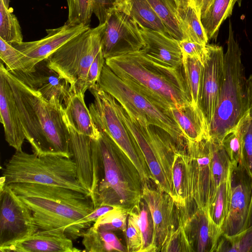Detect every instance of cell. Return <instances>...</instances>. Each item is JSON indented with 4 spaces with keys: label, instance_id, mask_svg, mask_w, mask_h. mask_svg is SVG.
Returning <instances> with one entry per match:
<instances>
[{
    "label": "cell",
    "instance_id": "1",
    "mask_svg": "<svg viewBox=\"0 0 252 252\" xmlns=\"http://www.w3.org/2000/svg\"><path fill=\"white\" fill-rule=\"evenodd\" d=\"M99 131L97 138L91 142L93 181L90 195L94 208L110 205L130 211L142 199V178L126 155L105 132Z\"/></svg>",
    "mask_w": 252,
    "mask_h": 252
},
{
    "label": "cell",
    "instance_id": "2",
    "mask_svg": "<svg viewBox=\"0 0 252 252\" xmlns=\"http://www.w3.org/2000/svg\"><path fill=\"white\" fill-rule=\"evenodd\" d=\"M0 72L12 88L25 138L33 153L38 156L58 155L72 158L63 107L46 100L7 70L1 62Z\"/></svg>",
    "mask_w": 252,
    "mask_h": 252
},
{
    "label": "cell",
    "instance_id": "3",
    "mask_svg": "<svg viewBox=\"0 0 252 252\" xmlns=\"http://www.w3.org/2000/svg\"><path fill=\"white\" fill-rule=\"evenodd\" d=\"M8 185L31 210L37 231L60 230L72 240L82 236L86 230L78 222L94 209L90 195L35 183Z\"/></svg>",
    "mask_w": 252,
    "mask_h": 252
},
{
    "label": "cell",
    "instance_id": "4",
    "mask_svg": "<svg viewBox=\"0 0 252 252\" xmlns=\"http://www.w3.org/2000/svg\"><path fill=\"white\" fill-rule=\"evenodd\" d=\"M105 64L126 83L170 109L191 102L183 68L157 65L141 50L107 58Z\"/></svg>",
    "mask_w": 252,
    "mask_h": 252
},
{
    "label": "cell",
    "instance_id": "5",
    "mask_svg": "<svg viewBox=\"0 0 252 252\" xmlns=\"http://www.w3.org/2000/svg\"><path fill=\"white\" fill-rule=\"evenodd\" d=\"M247 81L241 49L229 21L227 50L224 54V79L219 102L209 126L208 139L222 142L248 113Z\"/></svg>",
    "mask_w": 252,
    "mask_h": 252
},
{
    "label": "cell",
    "instance_id": "6",
    "mask_svg": "<svg viewBox=\"0 0 252 252\" xmlns=\"http://www.w3.org/2000/svg\"><path fill=\"white\" fill-rule=\"evenodd\" d=\"M0 183H30L69 188L90 195L80 183L72 158L16 151L1 168Z\"/></svg>",
    "mask_w": 252,
    "mask_h": 252
},
{
    "label": "cell",
    "instance_id": "7",
    "mask_svg": "<svg viewBox=\"0 0 252 252\" xmlns=\"http://www.w3.org/2000/svg\"><path fill=\"white\" fill-rule=\"evenodd\" d=\"M117 107L144 157L155 186L172 197V167L175 155L181 150L165 131L158 130L145 118L126 111L117 101Z\"/></svg>",
    "mask_w": 252,
    "mask_h": 252
},
{
    "label": "cell",
    "instance_id": "8",
    "mask_svg": "<svg viewBox=\"0 0 252 252\" xmlns=\"http://www.w3.org/2000/svg\"><path fill=\"white\" fill-rule=\"evenodd\" d=\"M97 84L126 110L145 118L150 124L165 131L180 150H186V140L170 108L126 83L105 63Z\"/></svg>",
    "mask_w": 252,
    "mask_h": 252
},
{
    "label": "cell",
    "instance_id": "9",
    "mask_svg": "<svg viewBox=\"0 0 252 252\" xmlns=\"http://www.w3.org/2000/svg\"><path fill=\"white\" fill-rule=\"evenodd\" d=\"M105 23L90 28L68 40L45 59L48 66L63 78L72 93L85 94L90 66L101 49Z\"/></svg>",
    "mask_w": 252,
    "mask_h": 252
},
{
    "label": "cell",
    "instance_id": "10",
    "mask_svg": "<svg viewBox=\"0 0 252 252\" xmlns=\"http://www.w3.org/2000/svg\"><path fill=\"white\" fill-rule=\"evenodd\" d=\"M89 90L94 100L89 105L92 119L130 158L138 170L143 185H151L153 176L140 149L131 137L117 107V100L96 83Z\"/></svg>",
    "mask_w": 252,
    "mask_h": 252
},
{
    "label": "cell",
    "instance_id": "11",
    "mask_svg": "<svg viewBox=\"0 0 252 252\" xmlns=\"http://www.w3.org/2000/svg\"><path fill=\"white\" fill-rule=\"evenodd\" d=\"M0 248L37 231L30 209L8 185L0 183Z\"/></svg>",
    "mask_w": 252,
    "mask_h": 252
},
{
    "label": "cell",
    "instance_id": "12",
    "mask_svg": "<svg viewBox=\"0 0 252 252\" xmlns=\"http://www.w3.org/2000/svg\"><path fill=\"white\" fill-rule=\"evenodd\" d=\"M105 23L101 48L105 59L138 51L144 46L140 28L128 13L115 10Z\"/></svg>",
    "mask_w": 252,
    "mask_h": 252
},
{
    "label": "cell",
    "instance_id": "13",
    "mask_svg": "<svg viewBox=\"0 0 252 252\" xmlns=\"http://www.w3.org/2000/svg\"><path fill=\"white\" fill-rule=\"evenodd\" d=\"M228 212L222 234L235 235L246 229L252 193V177L243 164L231 163Z\"/></svg>",
    "mask_w": 252,
    "mask_h": 252
},
{
    "label": "cell",
    "instance_id": "14",
    "mask_svg": "<svg viewBox=\"0 0 252 252\" xmlns=\"http://www.w3.org/2000/svg\"><path fill=\"white\" fill-rule=\"evenodd\" d=\"M202 61L198 106L209 126L215 114L224 79V53L222 47L206 44Z\"/></svg>",
    "mask_w": 252,
    "mask_h": 252
},
{
    "label": "cell",
    "instance_id": "15",
    "mask_svg": "<svg viewBox=\"0 0 252 252\" xmlns=\"http://www.w3.org/2000/svg\"><path fill=\"white\" fill-rule=\"evenodd\" d=\"M186 140L190 198L197 207L207 208L211 192L210 141Z\"/></svg>",
    "mask_w": 252,
    "mask_h": 252
},
{
    "label": "cell",
    "instance_id": "16",
    "mask_svg": "<svg viewBox=\"0 0 252 252\" xmlns=\"http://www.w3.org/2000/svg\"><path fill=\"white\" fill-rule=\"evenodd\" d=\"M90 28V25L71 26L65 23L59 28L46 30L47 35L38 40L12 44L24 55L21 61V71L31 70L68 40Z\"/></svg>",
    "mask_w": 252,
    "mask_h": 252
},
{
    "label": "cell",
    "instance_id": "17",
    "mask_svg": "<svg viewBox=\"0 0 252 252\" xmlns=\"http://www.w3.org/2000/svg\"><path fill=\"white\" fill-rule=\"evenodd\" d=\"M10 72L54 104L63 107L72 94L70 85L48 66L46 60L37 63L30 71Z\"/></svg>",
    "mask_w": 252,
    "mask_h": 252
},
{
    "label": "cell",
    "instance_id": "18",
    "mask_svg": "<svg viewBox=\"0 0 252 252\" xmlns=\"http://www.w3.org/2000/svg\"><path fill=\"white\" fill-rule=\"evenodd\" d=\"M142 198L147 203L154 223V252L160 251L170 233L177 225L176 207L167 193L145 183Z\"/></svg>",
    "mask_w": 252,
    "mask_h": 252
},
{
    "label": "cell",
    "instance_id": "19",
    "mask_svg": "<svg viewBox=\"0 0 252 252\" xmlns=\"http://www.w3.org/2000/svg\"><path fill=\"white\" fill-rule=\"evenodd\" d=\"M179 222L192 252H216L222 231L212 220L208 207H196Z\"/></svg>",
    "mask_w": 252,
    "mask_h": 252
},
{
    "label": "cell",
    "instance_id": "20",
    "mask_svg": "<svg viewBox=\"0 0 252 252\" xmlns=\"http://www.w3.org/2000/svg\"><path fill=\"white\" fill-rule=\"evenodd\" d=\"M144 46L143 55L153 63L165 67L183 69V55L179 41L160 32L139 27Z\"/></svg>",
    "mask_w": 252,
    "mask_h": 252
},
{
    "label": "cell",
    "instance_id": "21",
    "mask_svg": "<svg viewBox=\"0 0 252 252\" xmlns=\"http://www.w3.org/2000/svg\"><path fill=\"white\" fill-rule=\"evenodd\" d=\"M1 252H78L72 240L63 231H37L30 236L0 248Z\"/></svg>",
    "mask_w": 252,
    "mask_h": 252
},
{
    "label": "cell",
    "instance_id": "22",
    "mask_svg": "<svg viewBox=\"0 0 252 252\" xmlns=\"http://www.w3.org/2000/svg\"><path fill=\"white\" fill-rule=\"evenodd\" d=\"M0 121L4 131L5 139L16 151L22 150L25 136L20 119L12 88L0 72Z\"/></svg>",
    "mask_w": 252,
    "mask_h": 252
},
{
    "label": "cell",
    "instance_id": "23",
    "mask_svg": "<svg viewBox=\"0 0 252 252\" xmlns=\"http://www.w3.org/2000/svg\"><path fill=\"white\" fill-rule=\"evenodd\" d=\"M64 120L69 132L70 150L72 158L76 164L78 179L81 185L90 193L93 181L92 138L78 133L65 118Z\"/></svg>",
    "mask_w": 252,
    "mask_h": 252
},
{
    "label": "cell",
    "instance_id": "24",
    "mask_svg": "<svg viewBox=\"0 0 252 252\" xmlns=\"http://www.w3.org/2000/svg\"><path fill=\"white\" fill-rule=\"evenodd\" d=\"M171 111L186 139L199 141L208 139V124L199 106L190 102Z\"/></svg>",
    "mask_w": 252,
    "mask_h": 252
},
{
    "label": "cell",
    "instance_id": "25",
    "mask_svg": "<svg viewBox=\"0 0 252 252\" xmlns=\"http://www.w3.org/2000/svg\"><path fill=\"white\" fill-rule=\"evenodd\" d=\"M63 113L66 120L78 133L92 139L98 137L100 131L94 124L89 109L84 101V94L72 93L64 105Z\"/></svg>",
    "mask_w": 252,
    "mask_h": 252
},
{
    "label": "cell",
    "instance_id": "26",
    "mask_svg": "<svg viewBox=\"0 0 252 252\" xmlns=\"http://www.w3.org/2000/svg\"><path fill=\"white\" fill-rule=\"evenodd\" d=\"M172 198L177 208L195 204L190 195L186 151H179L175 155L172 167Z\"/></svg>",
    "mask_w": 252,
    "mask_h": 252
},
{
    "label": "cell",
    "instance_id": "27",
    "mask_svg": "<svg viewBox=\"0 0 252 252\" xmlns=\"http://www.w3.org/2000/svg\"><path fill=\"white\" fill-rule=\"evenodd\" d=\"M177 15L183 39L204 45L207 44L209 40L200 16L191 1L188 4H178Z\"/></svg>",
    "mask_w": 252,
    "mask_h": 252
},
{
    "label": "cell",
    "instance_id": "28",
    "mask_svg": "<svg viewBox=\"0 0 252 252\" xmlns=\"http://www.w3.org/2000/svg\"><path fill=\"white\" fill-rule=\"evenodd\" d=\"M241 0H214L205 14L200 18L201 24L208 40L216 38L221 23L232 12L236 2Z\"/></svg>",
    "mask_w": 252,
    "mask_h": 252
},
{
    "label": "cell",
    "instance_id": "29",
    "mask_svg": "<svg viewBox=\"0 0 252 252\" xmlns=\"http://www.w3.org/2000/svg\"><path fill=\"white\" fill-rule=\"evenodd\" d=\"M210 141L211 192L209 203L220 184L228 178L231 165V162L222 143Z\"/></svg>",
    "mask_w": 252,
    "mask_h": 252
},
{
    "label": "cell",
    "instance_id": "30",
    "mask_svg": "<svg viewBox=\"0 0 252 252\" xmlns=\"http://www.w3.org/2000/svg\"><path fill=\"white\" fill-rule=\"evenodd\" d=\"M128 14L139 27L170 35L166 27L147 0H130Z\"/></svg>",
    "mask_w": 252,
    "mask_h": 252
},
{
    "label": "cell",
    "instance_id": "31",
    "mask_svg": "<svg viewBox=\"0 0 252 252\" xmlns=\"http://www.w3.org/2000/svg\"><path fill=\"white\" fill-rule=\"evenodd\" d=\"M160 18L170 35L180 41L183 34L180 26L178 15V3L176 0H147Z\"/></svg>",
    "mask_w": 252,
    "mask_h": 252
},
{
    "label": "cell",
    "instance_id": "32",
    "mask_svg": "<svg viewBox=\"0 0 252 252\" xmlns=\"http://www.w3.org/2000/svg\"><path fill=\"white\" fill-rule=\"evenodd\" d=\"M82 244L88 252H114L116 239L113 231H99L93 225L83 234Z\"/></svg>",
    "mask_w": 252,
    "mask_h": 252
},
{
    "label": "cell",
    "instance_id": "33",
    "mask_svg": "<svg viewBox=\"0 0 252 252\" xmlns=\"http://www.w3.org/2000/svg\"><path fill=\"white\" fill-rule=\"evenodd\" d=\"M229 188V174L228 178L221 183L218 188L208 207L212 220L221 231L228 212Z\"/></svg>",
    "mask_w": 252,
    "mask_h": 252
},
{
    "label": "cell",
    "instance_id": "34",
    "mask_svg": "<svg viewBox=\"0 0 252 252\" xmlns=\"http://www.w3.org/2000/svg\"><path fill=\"white\" fill-rule=\"evenodd\" d=\"M130 211L135 216L141 231L143 238L141 252H154V223L147 203L142 198Z\"/></svg>",
    "mask_w": 252,
    "mask_h": 252
},
{
    "label": "cell",
    "instance_id": "35",
    "mask_svg": "<svg viewBox=\"0 0 252 252\" xmlns=\"http://www.w3.org/2000/svg\"><path fill=\"white\" fill-rule=\"evenodd\" d=\"M202 61L200 59L183 55V68L191 103L198 106V97Z\"/></svg>",
    "mask_w": 252,
    "mask_h": 252
},
{
    "label": "cell",
    "instance_id": "36",
    "mask_svg": "<svg viewBox=\"0 0 252 252\" xmlns=\"http://www.w3.org/2000/svg\"><path fill=\"white\" fill-rule=\"evenodd\" d=\"M0 38L10 44L23 42L21 27L17 17L0 0Z\"/></svg>",
    "mask_w": 252,
    "mask_h": 252
},
{
    "label": "cell",
    "instance_id": "37",
    "mask_svg": "<svg viewBox=\"0 0 252 252\" xmlns=\"http://www.w3.org/2000/svg\"><path fill=\"white\" fill-rule=\"evenodd\" d=\"M216 252H252V226L232 236L221 234Z\"/></svg>",
    "mask_w": 252,
    "mask_h": 252
},
{
    "label": "cell",
    "instance_id": "38",
    "mask_svg": "<svg viewBox=\"0 0 252 252\" xmlns=\"http://www.w3.org/2000/svg\"><path fill=\"white\" fill-rule=\"evenodd\" d=\"M129 212L127 209L116 207L100 217L93 225L99 231L121 230L126 232Z\"/></svg>",
    "mask_w": 252,
    "mask_h": 252
},
{
    "label": "cell",
    "instance_id": "39",
    "mask_svg": "<svg viewBox=\"0 0 252 252\" xmlns=\"http://www.w3.org/2000/svg\"><path fill=\"white\" fill-rule=\"evenodd\" d=\"M68 15L66 23L90 25L93 13V0H66Z\"/></svg>",
    "mask_w": 252,
    "mask_h": 252
},
{
    "label": "cell",
    "instance_id": "40",
    "mask_svg": "<svg viewBox=\"0 0 252 252\" xmlns=\"http://www.w3.org/2000/svg\"><path fill=\"white\" fill-rule=\"evenodd\" d=\"M237 127L242 138L243 164L252 177V119L248 113Z\"/></svg>",
    "mask_w": 252,
    "mask_h": 252
},
{
    "label": "cell",
    "instance_id": "41",
    "mask_svg": "<svg viewBox=\"0 0 252 252\" xmlns=\"http://www.w3.org/2000/svg\"><path fill=\"white\" fill-rule=\"evenodd\" d=\"M161 252H192L183 225L177 220L175 229L166 238Z\"/></svg>",
    "mask_w": 252,
    "mask_h": 252
},
{
    "label": "cell",
    "instance_id": "42",
    "mask_svg": "<svg viewBox=\"0 0 252 252\" xmlns=\"http://www.w3.org/2000/svg\"><path fill=\"white\" fill-rule=\"evenodd\" d=\"M130 2V0H93V13L97 18L99 24H102L115 10L128 13Z\"/></svg>",
    "mask_w": 252,
    "mask_h": 252
},
{
    "label": "cell",
    "instance_id": "43",
    "mask_svg": "<svg viewBox=\"0 0 252 252\" xmlns=\"http://www.w3.org/2000/svg\"><path fill=\"white\" fill-rule=\"evenodd\" d=\"M222 145L231 164H243L242 138L237 126L226 135Z\"/></svg>",
    "mask_w": 252,
    "mask_h": 252
},
{
    "label": "cell",
    "instance_id": "44",
    "mask_svg": "<svg viewBox=\"0 0 252 252\" xmlns=\"http://www.w3.org/2000/svg\"><path fill=\"white\" fill-rule=\"evenodd\" d=\"M126 249L128 252H141L143 238L135 216L129 212L126 231Z\"/></svg>",
    "mask_w": 252,
    "mask_h": 252
},
{
    "label": "cell",
    "instance_id": "45",
    "mask_svg": "<svg viewBox=\"0 0 252 252\" xmlns=\"http://www.w3.org/2000/svg\"><path fill=\"white\" fill-rule=\"evenodd\" d=\"M24 55L11 44L0 38V58L9 71L21 70V59Z\"/></svg>",
    "mask_w": 252,
    "mask_h": 252
},
{
    "label": "cell",
    "instance_id": "46",
    "mask_svg": "<svg viewBox=\"0 0 252 252\" xmlns=\"http://www.w3.org/2000/svg\"><path fill=\"white\" fill-rule=\"evenodd\" d=\"M105 63V59L101 48L89 67L86 81L87 90L97 83Z\"/></svg>",
    "mask_w": 252,
    "mask_h": 252
},
{
    "label": "cell",
    "instance_id": "47",
    "mask_svg": "<svg viewBox=\"0 0 252 252\" xmlns=\"http://www.w3.org/2000/svg\"><path fill=\"white\" fill-rule=\"evenodd\" d=\"M179 45L183 55L197 58L203 61L206 51V45L186 39L179 41Z\"/></svg>",
    "mask_w": 252,
    "mask_h": 252
},
{
    "label": "cell",
    "instance_id": "48",
    "mask_svg": "<svg viewBox=\"0 0 252 252\" xmlns=\"http://www.w3.org/2000/svg\"><path fill=\"white\" fill-rule=\"evenodd\" d=\"M213 1L214 0H191L200 18L205 14Z\"/></svg>",
    "mask_w": 252,
    "mask_h": 252
},
{
    "label": "cell",
    "instance_id": "49",
    "mask_svg": "<svg viewBox=\"0 0 252 252\" xmlns=\"http://www.w3.org/2000/svg\"><path fill=\"white\" fill-rule=\"evenodd\" d=\"M248 115L252 119V75L247 81Z\"/></svg>",
    "mask_w": 252,
    "mask_h": 252
},
{
    "label": "cell",
    "instance_id": "50",
    "mask_svg": "<svg viewBox=\"0 0 252 252\" xmlns=\"http://www.w3.org/2000/svg\"><path fill=\"white\" fill-rule=\"evenodd\" d=\"M252 226V193L249 207V213L247 218L246 229Z\"/></svg>",
    "mask_w": 252,
    "mask_h": 252
},
{
    "label": "cell",
    "instance_id": "51",
    "mask_svg": "<svg viewBox=\"0 0 252 252\" xmlns=\"http://www.w3.org/2000/svg\"><path fill=\"white\" fill-rule=\"evenodd\" d=\"M178 4H188L189 2H190L191 0H176Z\"/></svg>",
    "mask_w": 252,
    "mask_h": 252
},
{
    "label": "cell",
    "instance_id": "52",
    "mask_svg": "<svg viewBox=\"0 0 252 252\" xmlns=\"http://www.w3.org/2000/svg\"><path fill=\"white\" fill-rule=\"evenodd\" d=\"M10 0H2L3 3H4V4L5 5V6L7 8V9H9V2H10Z\"/></svg>",
    "mask_w": 252,
    "mask_h": 252
}]
</instances>
